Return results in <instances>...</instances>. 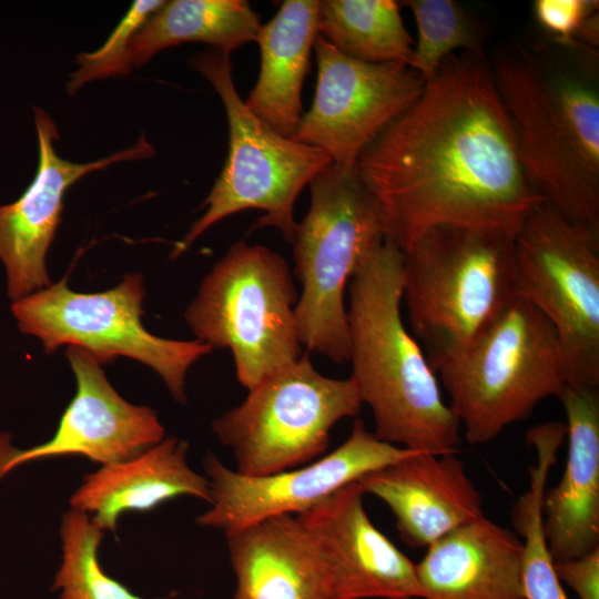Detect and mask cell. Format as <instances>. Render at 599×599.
Instances as JSON below:
<instances>
[{
	"mask_svg": "<svg viewBox=\"0 0 599 599\" xmlns=\"http://www.w3.org/2000/svg\"><path fill=\"white\" fill-rule=\"evenodd\" d=\"M77 392L54 435L28 449L11 445L0 433V479L20 465L38 459L80 455L103 465L131 459L164 438V427L148 406L124 400L109 383L97 357L77 346L65 354Z\"/></svg>",
	"mask_w": 599,
	"mask_h": 599,
	"instance_id": "cell-14",
	"label": "cell"
},
{
	"mask_svg": "<svg viewBox=\"0 0 599 599\" xmlns=\"http://www.w3.org/2000/svg\"><path fill=\"white\" fill-rule=\"evenodd\" d=\"M319 1L286 0L261 26L257 80L244 101L272 130L294 139L303 116L302 88L318 35Z\"/></svg>",
	"mask_w": 599,
	"mask_h": 599,
	"instance_id": "cell-22",
	"label": "cell"
},
{
	"mask_svg": "<svg viewBox=\"0 0 599 599\" xmlns=\"http://www.w3.org/2000/svg\"><path fill=\"white\" fill-rule=\"evenodd\" d=\"M166 1L135 0L103 45L77 57L78 69L70 74L65 89L74 94L84 84L98 79L126 75L132 70L130 44L133 37Z\"/></svg>",
	"mask_w": 599,
	"mask_h": 599,
	"instance_id": "cell-28",
	"label": "cell"
},
{
	"mask_svg": "<svg viewBox=\"0 0 599 599\" xmlns=\"http://www.w3.org/2000/svg\"><path fill=\"white\" fill-rule=\"evenodd\" d=\"M311 204L293 245L302 292L295 317L302 346L329 361H349L345 290L384 241L378 206L357 174L329 163L309 183Z\"/></svg>",
	"mask_w": 599,
	"mask_h": 599,
	"instance_id": "cell-6",
	"label": "cell"
},
{
	"mask_svg": "<svg viewBox=\"0 0 599 599\" xmlns=\"http://www.w3.org/2000/svg\"><path fill=\"white\" fill-rule=\"evenodd\" d=\"M356 171L402 252L441 225L516 236L545 199L521 165L485 55L448 57L417 100L361 154Z\"/></svg>",
	"mask_w": 599,
	"mask_h": 599,
	"instance_id": "cell-1",
	"label": "cell"
},
{
	"mask_svg": "<svg viewBox=\"0 0 599 599\" xmlns=\"http://www.w3.org/2000/svg\"><path fill=\"white\" fill-rule=\"evenodd\" d=\"M362 400L354 380L326 377L308 354L248 390L246 398L212 423L233 451L235 471L266 476L319 457L332 427L356 417Z\"/></svg>",
	"mask_w": 599,
	"mask_h": 599,
	"instance_id": "cell-9",
	"label": "cell"
},
{
	"mask_svg": "<svg viewBox=\"0 0 599 599\" xmlns=\"http://www.w3.org/2000/svg\"><path fill=\"white\" fill-rule=\"evenodd\" d=\"M415 567L424 599H525L521 540L485 516L429 545Z\"/></svg>",
	"mask_w": 599,
	"mask_h": 599,
	"instance_id": "cell-19",
	"label": "cell"
},
{
	"mask_svg": "<svg viewBox=\"0 0 599 599\" xmlns=\"http://www.w3.org/2000/svg\"><path fill=\"white\" fill-rule=\"evenodd\" d=\"M430 365L449 395L465 439L474 445L493 441L568 385L556 331L520 295Z\"/></svg>",
	"mask_w": 599,
	"mask_h": 599,
	"instance_id": "cell-4",
	"label": "cell"
},
{
	"mask_svg": "<svg viewBox=\"0 0 599 599\" xmlns=\"http://www.w3.org/2000/svg\"><path fill=\"white\" fill-rule=\"evenodd\" d=\"M417 29L412 69L425 81L451 54L485 55L484 37L477 21L454 0H408Z\"/></svg>",
	"mask_w": 599,
	"mask_h": 599,
	"instance_id": "cell-27",
	"label": "cell"
},
{
	"mask_svg": "<svg viewBox=\"0 0 599 599\" xmlns=\"http://www.w3.org/2000/svg\"><path fill=\"white\" fill-rule=\"evenodd\" d=\"M365 494L383 500L402 540L428 547L484 515L481 495L456 453H416L357 480Z\"/></svg>",
	"mask_w": 599,
	"mask_h": 599,
	"instance_id": "cell-17",
	"label": "cell"
},
{
	"mask_svg": "<svg viewBox=\"0 0 599 599\" xmlns=\"http://www.w3.org/2000/svg\"><path fill=\"white\" fill-rule=\"evenodd\" d=\"M60 535L62 562L51 588L62 590L60 599H144L103 571L98 549L104 530L88 514L67 511Z\"/></svg>",
	"mask_w": 599,
	"mask_h": 599,
	"instance_id": "cell-26",
	"label": "cell"
},
{
	"mask_svg": "<svg viewBox=\"0 0 599 599\" xmlns=\"http://www.w3.org/2000/svg\"><path fill=\"white\" fill-rule=\"evenodd\" d=\"M515 237L441 225L403 252V302L429 363L467 342L518 295Z\"/></svg>",
	"mask_w": 599,
	"mask_h": 599,
	"instance_id": "cell-5",
	"label": "cell"
},
{
	"mask_svg": "<svg viewBox=\"0 0 599 599\" xmlns=\"http://www.w3.org/2000/svg\"><path fill=\"white\" fill-rule=\"evenodd\" d=\"M312 105L295 140L319 149L333 164L356 165L366 148L420 95L425 80L410 67L348 57L317 35Z\"/></svg>",
	"mask_w": 599,
	"mask_h": 599,
	"instance_id": "cell-12",
	"label": "cell"
},
{
	"mask_svg": "<svg viewBox=\"0 0 599 599\" xmlns=\"http://www.w3.org/2000/svg\"><path fill=\"white\" fill-rule=\"evenodd\" d=\"M531 186L568 220L599 229V94L586 77L515 42L491 65Z\"/></svg>",
	"mask_w": 599,
	"mask_h": 599,
	"instance_id": "cell-3",
	"label": "cell"
},
{
	"mask_svg": "<svg viewBox=\"0 0 599 599\" xmlns=\"http://www.w3.org/2000/svg\"><path fill=\"white\" fill-rule=\"evenodd\" d=\"M191 67L214 88L225 109L229 153L204 213L174 246L186 251L223 219L245 210L264 212L253 226L274 227L292 243L296 230L294 204L302 190L332 161L319 149L283 136L254 115L234 85L230 55L207 50L190 59Z\"/></svg>",
	"mask_w": 599,
	"mask_h": 599,
	"instance_id": "cell-8",
	"label": "cell"
},
{
	"mask_svg": "<svg viewBox=\"0 0 599 599\" xmlns=\"http://www.w3.org/2000/svg\"><path fill=\"white\" fill-rule=\"evenodd\" d=\"M404 255L387 238L348 283L351 378L379 440L422 454L457 453L461 428L402 316Z\"/></svg>",
	"mask_w": 599,
	"mask_h": 599,
	"instance_id": "cell-2",
	"label": "cell"
},
{
	"mask_svg": "<svg viewBox=\"0 0 599 599\" xmlns=\"http://www.w3.org/2000/svg\"><path fill=\"white\" fill-rule=\"evenodd\" d=\"M535 450L537 464L529 468V487L511 509L514 531L522 544L525 599H568L556 575L542 525L544 494L558 450L549 443L538 444Z\"/></svg>",
	"mask_w": 599,
	"mask_h": 599,
	"instance_id": "cell-25",
	"label": "cell"
},
{
	"mask_svg": "<svg viewBox=\"0 0 599 599\" xmlns=\"http://www.w3.org/2000/svg\"><path fill=\"white\" fill-rule=\"evenodd\" d=\"M258 16L243 0L166 1L133 37L132 67H142L159 51L184 42H201L230 55L256 41Z\"/></svg>",
	"mask_w": 599,
	"mask_h": 599,
	"instance_id": "cell-23",
	"label": "cell"
},
{
	"mask_svg": "<svg viewBox=\"0 0 599 599\" xmlns=\"http://www.w3.org/2000/svg\"><path fill=\"white\" fill-rule=\"evenodd\" d=\"M297 300L278 253L237 242L204 277L184 317L197 341L232 352L236 378L250 390L302 356Z\"/></svg>",
	"mask_w": 599,
	"mask_h": 599,
	"instance_id": "cell-7",
	"label": "cell"
},
{
	"mask_svg": "<svg viewBox=\"0 0 599 599\" xmlns=\"http://www.w3.org/2000/svg\"><path fill=\"white\" fill-rule=\"evenodd\" d=\"M144 278L125 275L101 293H79L67 282L51 284L13 301L11 312L20 331L39 338L45 353L62 345L93 354L101 364L118 356L133 358L155 370L177 402L186 403L189 368L213 348L197 339L176 341L149 333L142 322Z\"/></svg>",
	"mask_w": 599,
	"mask_h": 599,
	"instance_id": "cell-11",
	"label": "cell"
},
{
	"mask_svg": "<svg viewBox=\"0 0 599 599\" xmlns=\"http://www.w3.org/2000/svg\"><path fill=\"white\" fill-rule=\"evenodd\" d=\"M416 453L379 440L361 419L355 420L339 447L298 469L245 476L207 453L204 468L211 487V508L196 522L225 534L274 516H297L368 473Z\"/></svg>",
	"mask_w": 599,
	"mask_h": 599,
	"instance_id": "cell-13",
	"label": "cell"
},
{
	"mask_svg": "<svg viewBox=\"0 0 599 599\" xmlns=\"http://www.w3.org/2000/svg\"><path fill=\"white\" fill-rule=\"evenodd\" d=\"M598 7L595 0H536L532 10L539 26L559 44L593 53L581 43V35Z\"/></svg>",
	"mask_w": 599,
	"mask_h": 599,
	"instance_id": "cell-29",
	"label": "cell"
},
{
	"mask_svg": "<svg viewBox=\"0 0 599 599\" xmlns=\"http://www.w3.org/2000/svg\"><path fill=\"white\" fill-rule=\"evenodd\" d=\"M233 599H331L325 568L293 515L225 532Z\"/></svg>",
	"mask_w": 599,
	"mask_h": 599,
	"instance_id": "cell-21",
	"label": "cell"
},
{
	"mask_svg": "<svg viewBox=\"0 0 599 599\" xmlns=\"http://www.w3.org/2000/svg\"><path fill=\"white\" fill-rule=\"evenodd\" d=\"M516 287L552 325L568 385L599 387V229L547 202L515 237Z\"/></svg>",
	"mask_w": 599,
	"mask_h": 599,
	"instance_id": "cell-10",
	"label": "cell"
},
{
	"mask_svg": "<svg viewBox=\"0 0 599 599\" xmlns=\"http://www.w3.org/2000/svg\"><path fill=\"white\" fill-rule=\"evenodd\" d=\"M351 483L296 517L327 575L331 599H424L415 564L370 521Z\"/></svg>",
	"mask_w": 599,
	"mask_h": 599,
	"instance_id": "cell-16",
	"label": "cell"
},
{
	"mask_svg": "<svg viewBox=\"0 0 599 599\" xmlns=\"http://www.w3.org/2000/svg\"><path fill=\"white\" fill-rule=\"evenodd\" d=\"M566 413L568 453L559 483L545 490L542 525L552 560L599 547V390L567 385L557 397Z\"/></svg>",
	"mask_w": 599,
	"mask_h": 599,
	"instance_id": "cell-18",
	"label": "cell"
},
{
	"mask_svg": "<svg viewBox=\"0 0 599 599\" xmlns=\"http://www.w3.org/2000/svg\"><path fill=\"white\" fill-rule=\"evenodd\" d=\"M38 167L33 181L14 202L0 206V260L6 268L12 301L50 286L45 257L61 221L67 190L84 175L114 163L152 156L154 148L144 135L130 148L109 156L74 163L60 158L53 146L55 123L34 108Z\"/></svg>",
	"mask_w": 599,
	"mask_h": 599,
	"instance_id": "cell-15",
	"label": "cell"
},
{
	"mask_svg": "<svg viewBox=\"0 0 599 599\" xmlns=\"http://www.w3.org/2000/svg\"><path fill=\"white\" fill-rule=\"evenodd\" d=\"M399 8L393 0L319 1L318 35L357 60L412 68L415 41Z\"/></svg>",
	"mask_w": 599,
	"mask_h": 599,
	"instance_id": "cell-24",
	"label": "cell"
},
{
	"mask_svg": "<svg viewBox=\"0 0 599 599\" xmlns=\"http://www.w3.org/2000/svg\"><path fill=\"white\" fill-rule=\"evenodd\" d=\"M189 444L170 436L138 456L84 477L70 498L72 509L92 514L102 529L115 532L126 511H150L181 496L211 500L210 480L187 465Z\"/></svg>",
	"mask_w": 599,
	"mask_h": 599,
	"instance_id": "cell-20",
	"label": "cell"
},
{
	"mask_svg": "<svg viewBox=\"0 0 599 599\" xmlns=\"http://www.w3.org/2000/svg\"><path fill=\"white\" fill-rule=\"evenodd\" d=\"M554 567L560 582L579 599H599V547L579 558L554 561Z\"/></svg>",
	"mask_w": 599,
	"mask_h": 599,
	"instance_id": "cell-30",
	"label": "cell"
}]
</instances>
